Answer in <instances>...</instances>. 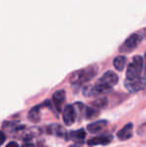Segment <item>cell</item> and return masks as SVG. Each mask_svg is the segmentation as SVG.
Masks as SVG:
<instances>
[{
	"mask_svg": "<svg viewBox=\"0 0 146 147\" xmlns=\"http://www.w3.org/2000/svg\"><path fill=\"white\" fill-rule=\"evenodd\" d=\"M22 147H34L33 144H31V143H25Z\"/></svg>",
	"mask_w": 146,
	"mask_h": 147,
	"instance_id": "ac0fdd59",
	"label": "cell"
},
{
	"mask_svg": "<svg viewBox=\"0 0 146 147\" xmlns=\"http://www.w3.org/2000/svg\"><path fill=\"white\" fill-rule=\"evenodd\" d=\"M6 147H19V145H18L16 142H14V141H12V142H9V143L7 144V146Z\"/></svg>",
	"mask_w": 146,
	"mask_h": 147,
	"instance_id": "e0dca14e",
	"label": "cell"
},
{
	"mask_svg": "<svg viewBox=\"0 0 146 147\" xmlns=\"http://www.w3.org/2000/svg\"><path fill=\"white\" fill-rule=\"evenodd\" d=\"M106 104H107V99L106 98H98L97 100L93 101L92 102V105H93L95 108H102V107H105Z\"/></svg>",
	"mask_w": 146,
	"mask_h": 147,
	"instance_id": "5bb4252c",
	"label": "cell"
},
{
	"mask_svg": "<svg viewBox=\"0 0 146 147\" xmlns=\"http://www.w3.org/2000/svg\"><path fill=\"white\" fill-rule=\"evenodd\" d=\"M84 114H85L86 118H93L98 115V111L95 108H92V107H86Z\"/></svg>",
	"mask_w": 146,
	"mask_h": 147,
	"instance_id": "9a60e30c",
	"label": "cell"
},
{
	"mask_svg": "<svg viewBox=\"0 0 146 147\" xmlns=\"http://www.w3.org/2000/svg\"><path fill=\"white\" fill-rule=\"evenodd\" d=\"M70 147H81V146H78V145H72V146H70Z\"/></svg>",
	"mask_w": 146,
	"mask_h": 147,
	"instance_id": "d6986e66",
	"label": "cell"
},
{
	"mask_svg": "<svg viewBox=\"0 0 146 147\" xmlns=\"http://www.w3.org/2000/svg\"><path fill=\"white\" fill-rule=\"evenodd\" d=\"M144 66V59L141 55H136L133 57L132 61L129 63L126 71V78L127 79H133V78H138L141 76Z\"/></svg>",
	"mask_w": 146,
	"mask_h": 147,
	"instance_id": "7a4b0ae2",
	"label": "cell"
},
{
	"mask_svg": "<svg viewBox=\"0 0 146 147\" xmlns=\"http://www.w3.org/2000/svg\"><path fill=\"white\" fill-rule=\"evenodd\" d=\"M97 71H98V67L96 65L88 66V67L74 72L72 75H71L70 81L73 84H80V83H84V82H87L89 80H91L92 78L95 77V75L97 74Z\"/></svg>",
	"mask_w": 146,
	"mask_h": 147,
	"instance_id": "6da1fadb",
	"label": "cell"
},
{
	"mask_svg": "<svg viewBox=\"0 0 146 147\" xmlns=\"http://www.w3.org/2000/svg\"><path fill=\"white\" fill-rule=\"evenodd\" d=\"M106 125H107V121H106V120H99V121H96V122H93V123L89 124V125L87 126V129L89 130V132H91V133H97V132L101 131Z\"/></svg>",
	"mask_w": 146,
	"mask_h": 147,
	"instance_id": "30bf717a",
	"label": "cell"
},
{
	"mask_svg": "<svg viewBox=\"0 0 146 147\" xmlns=\"http://www.w3.org/2000/svg\"><path fill=\"white\" fill-rule=\"evenodd\" d=\"M145 77H146V65H145Z\"/></svg>",
	"mask_w": 146,
	"mask_h": 147,
	"instance_id": "ffe728a7",
	"label": "cell"
},
{
	"mask_svg": "<svg viewBox=\"0 0 146 147\" xmlns=\"http://www.w3.org/2000/svg\"><path fill=\"white\" fill-rule=\"evenodd\" d=\"M43 105H37L33 107L28 113V119L31 122H38L40 120V108Z\"/></svg>",
	"mask_w": 146,
	"mask_h": 147,
	"instance_id": "8fae6325",
	"label": "cell"
},
{
	"mask_svg": "<svg viewBox=\"0 0 146 147\" xmlns=\"http://www.w3.org/2000/svg\"><path fill=\"white\" fill-rule=\"evenodd\" d=\"M125 64H126V57L124 55H119V56L115 57L113 60V65H114L115 69L121 71L124 68Z\"/></svg>",
	"mask_w": 146,
	"mask_h": 147,
	"instance_id": "7c38bea8",
	"label": "cell"
},
{
	"mask_svg": "<svg viewBox=\"0 0 146 147\" xmlns=\"http://www.w3.org/2000/svg\"><path fill=\"white\" fill-rule=\"evenodd\" d=\"M111 142L110 136H97V137L91 138L87 141V144L89 146H95V145H106Z\"/></svg>",
	"mask_w": 146,
	"mask_h": 147,
	"instance_id": "9c48e42d",
	"label": "cell"
},
{
	"mask_svg": "<svg viewBox=\"0 0 146 147\" xmlns=\"http://www.w3.org/2000/svg\"><path fill=\"white\" fill-rule=\"evenodd\" d=\"M5 139H6L5 134L3 133V131H1V130H0V146H1L4 142H5Z\"/></svg>",
	"mask_w": 146,
	"mask_h": 147,
	"instance_id": "2e32d148",
	"label": "cell"
},
{
	"mask_svg": "<svg viewBox=\"0 0 146 147\" xmlns=\"http://www.w3.org/2000/svg\"><path fill=\"white\" fill-rule=\"evenodd\" d=\"M70 137L76 141H82L86 137V132L83 129H78L73 132H70Z\"/></svg>",
	"mask_w": 146,
	"mask_h": 147,
	"instance_id": "4fadbf2b",
	"label": "cell"
},
{
	"mask_svg": "<svg viewBox=\"0 0 146 147\" xmlns=\"http://www.w3.org/2000/svg\"><path fill=\"white\" fill-rule=\"evenodd\" d=\"M118 80H119L118 75H117L114 71L108 70V71H106L105 73H104L103 75L99 78V80H98V81L101 82V83L106 84V85L110 86V87H113V86L117 84Z\"/></svg>",
	"mask_w": 146,
	"mask_h": 147,
	"instance_id": "5b68a950",
	"label": "cell"
},
{
	"mask_svg": "<svg viewBox=\"0 0 146 147\" xmlns=\"http://www.w3.org/2000/svg\"><path fill=\"white\" fill-rule=\"evenodd\" d=\"M75 117H76V112L73 105H67V106H65L64 110H63V121H64L65 125L67 126L72 125L74 121H75Z\"/></svg>",
	"mask_w": 146,
	"mask_h": 147,
	"instance_id": "8992f818",
	"label": "cell"
},
{
	"mask_svg": "<svg viewBox=\"0 0 146 147\" xmlns=\"http://www.w3.org/2000/svg\"><path fill=\"white\" fill-rule=\"evenodd\" d=\"M142 40V36L139 33H132L131 35H129L124 42L121 44L119 50L121 52H129L132 51L133 49H135L137 47V45L141 42Z\"/></svg>",
	"mask_w": 146,
	"mask_h": 147,
	"instance_id": "3957f363",
	"label": "cell"
},
{
	"mask_svg": "<svg viewBox=\"0 0 146 147\" xmlns=\"http://www.w3.org/2000/svg\"><path fill=\"white\" fill-rule=\"evenodd\" d=\"M65 91L64 90H57L56 92L53 94V97H52V100H53V103H54V106L56 107L57 110L60 112L62 111V108H63V104L65 102Z\"/></svg>",
	"mask_w": 146,
	"mask_h": 147,
	"instance_id": "52a82bcc",
	"label": "cell"
},
{
	"mask_svg": "<svg viewBox=\"0 0 146 147\" xmlns=\"http://www.w3.org/2000/svg\"><path fill=\"white\" fill-rule=\"evenodd\" d=\"M124 85L127 90L131 93H135L143 89L146 85V79L142 76L138 78H133V79H125Z\"/></svg>",
	"mask_w": 146,
	"mask_h": 147,
	"instance_id": "277c9868",
	"label": "cell"
},
{
	"mask_svg": "<svg viewBox=\"0 0 146 147\" xmlns=\"http://www.w3.org/2000/svg\"><path fill=\"white\" fill-rule=\"evenodd\" d=\"M133 134V124L127 123L124 125L118 132H117V137L120 140H127L132 137Z\"/></svg>",
	"mask_w": 146,
	"mask_h": 147,
	"instance_id": "ba28073f",
	"label": "cell"
}]
</instances>
